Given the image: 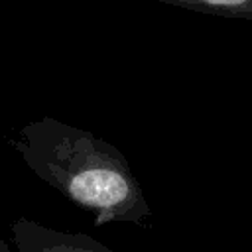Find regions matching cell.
<instances>
[{
  "label": "cell",
  "mask_w": 252,
  "mask_h": 252,
  "mask_svg": "<svg viewBox=\"0 0 252 252\" xmlns=\"http://www.w3.org/2000/svg\"><path fill=\"white\" fill-rule=\"evenodd\" d=\"M158 2L203 14H213V16L252 20V0H158Z\"/></svg>",
  "instance_id": "3957f363"
},
{
  "label": "cell",
  "mask_w": 252,
  "mask_h": 252,
  "mask_svg": "<svg viewBox=\"0 0 252 252\" xmlns=\"http://www.w3.org/2000/svg\"><path fill=\"white\" fill-rule=\"evenodd\" d=\"M0 252H6V246H4V242H2V238H0Z\"/></svg>",
  "instance_id": "277c9868"
},
{
  "label": "cell",
  "mask_w": 252,
  "mask_h": 252,
  "mask_svg": "<svg viewBox=\"0 0 252 252\" xmlns=\"http://www.w3.org/2000/svg\"><path fill=\"white\" fill-rule=\"evenodd\" d=\"M12 236L20 252H112L87 234H73L18 219L12 224Z\"/></svg>",
  "instance_id": "7a4b0ae2"
},
{
  "label": "cell",
  "mask_w": 252,
  "mask_h": 252,
  "mask_svg": "<svg viewBox=\"0 0 252 252\" xmlns=\"http://www.w3.org/2000/svg\"><path fill=\"white\" fill-rule=\"evenodd\" d=\"M24 163L69 201L98 215L96 222L150 217L140 183L122 152L106 140L43 116L32 120L10 140Z\"/></svg>",
  "instance_id": "6da1fadb"
}]
</instances>
